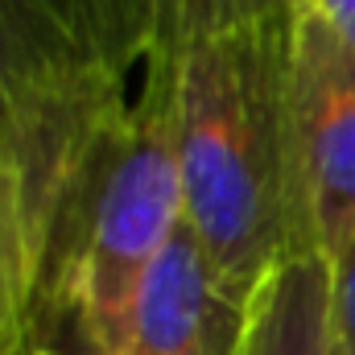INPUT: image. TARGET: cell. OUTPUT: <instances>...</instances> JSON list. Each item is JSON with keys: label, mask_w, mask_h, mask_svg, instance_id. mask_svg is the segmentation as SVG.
<instances>
[{"label": "cell", "mask_w": 355, "mask_h": 355, "mask_svg": "<svg viewBox=\"0 0 355 355\" xmlns=\"http://www.w3.org/2000/svg\"><path fill=\"white\" fill-rule=\"evenodd\" d=\"M124 87L71 0H0V215L29 302L79 240L95 170L128 112Z\"/></svg>", "instance_id": "cell-2"}, {"label": "cell", "mask_w": 355, "mask_h": 355, "mask_svg": "<svg viewBox=\"0 0 355 355\" xmlns=\"http://www.w3.org/2000/svg\"><path fill=\"white\" fill-rule=\"evenodd\" d=\"M186 223V190L178 166L174 79L170 58L153 42L145 87L128 103L87 190L75 257L91 318L112 355L124 352L137 289L153 261Z\"/></svg>", "instance_id": "cell-3"}, {"label": "cell", "mask_w": 355, "mask_h": 355, "mask_svg": "<svg viewBox=\"0 0 355 355\" xmlns=\"http://www.w3.org/2000/svg\"><path fill=\"white\" fill-rule=\"evenodd\" d=\"M257 4H265V8L281 12V17H289V21H302L306 8H310V0H257Z\"/></svg>", "instance_id": "cell-12"}, {"label": "cell", "mask_w": 355, "mask_h": 355, "mask_svg": "<svg viewBox=\"0 0 355 355\" xmlns=\"http://www.w3.org/2000/svg\"><path fill=\"white\" fill-rule=\"evenodd\" d=\"M12 355H112L91 318L75 252H62L37 281Z\"/></svg>", "instance_id": "cell-7"}, {"label": "cell", "mask_w": 355, "mask_h": 355, "mask_svg": "<svg viewBox=\"0 0 355 355\" xmlns=\"http://www.w3.org/2000/svg\"><path fill=\"white\" fill-rule=\"evenodd\" d=\"M306 12L318 17V21L355 54V0H310Z\"/></svg>", "instance_id": "cell-11"}, {"label": "cell", "mask_w": 355, "mask_h": 355, "mask_svg": "<svg viewBox=\"0 0 355 355\" xmlns=\"http://www.w3.org/2000/svg\"><path fill=\"white\" fill-rule=\"evenodd\" d=\"M293 29L297 21L257 0H162L157 46L174 79L186 227L244 302L277 265L314 252L293 124Z\"/></svg>", "instance_id": "cell-1"}, {"label": "cell", "mask_w": 355, "mask_h": 355, "mask_svg": "<svg viewBox=\"0 0 355 355\" xmlns=\"http://www.w3.org/2000/svg\"><path fill=\"white\" fill-rule=\"evenodd\" d=\"M240 355H343L331 318V261L322 252L289 257L252 297Z\"/></svg>", "instance_id": "cell-6"}, {"label": "cell", "mask_w": 355, "mask_h": 355, "mask_svg": "<svg viewBox=\"0 0 355 355\" xmlns=\"http://www.w3.org/2000/svg\"><path fill=\"white\" fill-rule=\"evenodd\" d=\"M252 302H244L198 236L182 223L145 272L120 355H240Z\"/></svg>", "instance_id": "cell-5"}, {"label": "cell", "mask_w": 355, "mask_h": 355, "mask_svg": "<svg viewBox=\"0 0 355 355\" xmlns=\"http://www.w3.org/2000/svg\"><path fill=\"white\" fill-rule=\"evenodd\" d=\"M293 124L310 244L335 257L355 236V54L310 12L293 29Z\"/></svg>", "instance_id": "cell-4"}, {"label": "cell", "mask_w": 355, "mask_h": 355, "mask_svg": "<svg viewBox=\"0 0 355 355\" xmlns=\"http://www.w3.org/2000/svg\"><path fill=\"white\" fill-rule=\"evenodd\" d=\"M327 261H331V318L339 352L355 355V236Z\"/></svg>", "instance_id": "cell-10"}, {"label": "cell", "mask_w": 355, "mask_h": 355, "mask_svg": "<svg viewBox=\"0 0 355 355\" xmlns=\"http://www.w3.org/2000/svg\"><path fill=\"white\" fill-rule=\"evenodd\" d=\"M25 318H29V281L17 257V244L8 236V223L0 215V355L17 352Z\"/></svg>", "instance_id": "cell-9"}, {"label": "cell", "mask_w": 355, "mask_h": 355, "mask_svg": "<svg viewBox=\"0 0 355 355\" xmlns=\"http://www.w3.org/2000/svg\"><path fill=\"white\" fill-rule=\"evenodd\" d=\"M71 4L83 17L95 46L124 79L149 62L162 29V0H71Z\"/></svg>", "instance_id": "cell-8"}]
</instances>
